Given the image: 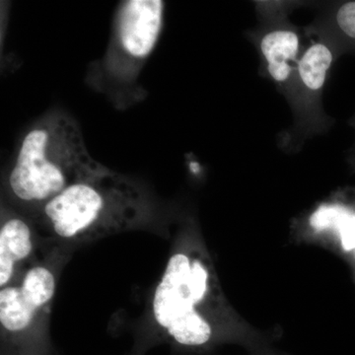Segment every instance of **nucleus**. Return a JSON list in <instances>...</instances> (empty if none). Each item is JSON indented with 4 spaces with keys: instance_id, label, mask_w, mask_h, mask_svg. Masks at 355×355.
Returning <instances> with one entry per match:
<instances>
[{
    "instance_id": "obj_1",
    "label": "nucleus",
    "mask_w": 355,
    "mask_h": 355,
    "mask_svg": "<svg viewBox=\"0 0 355 355\" xmlns=\"http://www.w3.org/2000/svg\"><path fill=\"white\" fill-rule=\"evenodd\" d=\"M109 171L88 153L76 121L51 114L26 135L9 188L17 200L41 207L69 187Z\"/></svg>"
},
{
    "instance_id": "obj_2",
    "label": "nucleus",
    "mask_w": 355,
    "mask_h": 355,
    "mask_svg": "<svg viewBox=\"0 0 355 355\" xmlns=\"http://www.w3.org/2000/svg\"><path fill=\"white\" fill-rule=\"evenodd\" d=\"M40 209V217L51 232L69 241L127 230L146 220L149 211L139 187L111 170L69 187Z\"/></svg>"
},
{
    "instance_id": "obj_3",
    "label": "nucleus",
    "mask_w": 355,
    "mask_h": 355,
    "mask_svg": "<svg viewBox=\"0 0 355 355\" xmlns=\"http://www.w3.org/2000/svg\"><path fill=\"white\" fill-rule=\"evenodd\" d=\"M209 287V270L200 258L177 253L168 261L153 311L156 323L177 345L200 349L214 340V329L198 310Z\"/></svg>"
},
{
    "instance_id": "obj_4",
    "label": "nucleus",
    "mask_w": 355,
    "mask_h": 355,
    "mask_svg": "<svg viewBox=\"0 0 355 355\" xmlns=\"http://www.w3.org/2000/svg\"><path fill=\"white\" fill-rule=\"evenodd\" d=\"M55 279L44 266H34L18 286L0 291V323L10 333L29 328L39 312L55 295Z\"/></svg>"
},
{
    "instance_id": "obj_5",
    "label": "nucleus",
    "mask_w": 355,
    "mask_h": 355,
    "mask_svg": "<svg viewBox=\"0 0 355 355\" xmlns=\"http://www.w3.org/2000/svg\"><path fill=\"white\" fill-rule=\"evenodd\" d=\"M164 2L130 0L121 12L120 41L123 50L135 58L147 57L153 50L163 22Z\"/></svg>"
},
{
    "instance_id": "obj_6",
    "label": "nucleus",
    "mask_w": 355,
    "mask_h": 355,
    "mask_svg": "<svg viewBox=\"0 0 355 355\" xmlns=\"http://www.w3.org/2000/svg\"><path fill=\"white\" fill-rule=\"evenodd\" d=\"M33 251L32 232L23 219L11 217L0 228V286L12 279L16 266Z\"/></svg>"
},
{
    "instance_id": "obj_7",
    "label": "nucleus",
    "mask_w": 355,
    "mask_h": 355,
    "mask_svg": "<svg viewBox=\"0 0 355 355\" xmlns=\"http://www.w3.org/2000/svg\"><path fill=\"white\" fill-rule=\"evenodd\" d=\"M297 35L291 31H275L261 40V51L268 62V72L275 80L286 81L291 72L289 60L298 53Z\"/></svg>"
},
{
    "instance_id": "obj_8",
    "label": "nucleus",
    "mask_w": 355,
    "mask_h": 355,
    "mask_svg": "<svg viewBox=\"0 0 355 355\" xmlns=\"http://www.w3.org/2000/svg\"><path fill=\"white\" fill-rule=\"evenodd\" d=\"M331 60V51L324 44H316L308 49L304 57L299 62V74L303 83L311 90L322 88Z\"/></svg>"
},
{
    "instance_id": "obj_9",
    "label": "nucleus",
    "mask_w": 355,
    "mask_h": 355,
    "mask_svg": "<svg viewBox=\"0 0 355 355\" xmlns=\"http://www.w3.org/2000/svg\"><path fill=\"white\" fill-rule=\"evenodd\" d=\"M347 210L338 207H322L311 217V224L317 230H324L327 228H338L343 221L349 217Z\"/></svg>"
},
{
    "instance_id": "obj_10",
    "label": "nucleus",
    "mask_w": 355,
    "mask_h": 355,
    "mask_svg": "<svg viewBox=\"0 0 355 355\" xmlns=\"http://www.w3.org/2000/svg\"><path fill=\"white\" fill-rule=\"evenodd\" d=\"M336 21L345 34L355 39V2L343 4L336 14Z\"/></svg>"
},
{
    "instance_id": "obj_11",
    "label": "nucleus",
    "mask_w": 355,
    "mask_h": 355,
    "mask_svg": "<svg viewBox=\"0 0 355 355\" xmlns=\"http://www.w3.org/2000/svg\"><path fill=\"white\" fill-rule=\"evenodd\" d=\"M338 230L343 247L347 251L355 249V216L347 217Z\"/></svg>"
}]
</instances>
